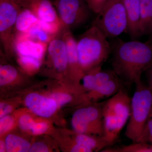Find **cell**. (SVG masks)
<instances>
[{"instance_id": "obj_20", "label": "cell", "mask_w": 152, "mask_h": 152, "mask_svg": "<svg viewBox=\"0 0 152 152\" xmlns=\"http://www.w3.org/2000/svg\"><path fill=\"white\" fill-rule=\"evenodd\" d=\"M39 23L33 26L26 34L21 35L34 40L48 44L56 34H52L48 32L41 27Z\"/></svg>"}, {"instance_id": "obj_8", "label": "cell", "mask_w": 152, "mask_h": 152, "mask_svg": "<svg viewBox=\"0 0 152 152\" xmlns=\"http://www.w3.org/2000/svg\"><path fill=\"white\" fill-rule=\"evenodd\" d=\"M21 7L15 0H0V41L7 56L15 55V27Z\"/></svg>"}, {"instance_id": "obj_6", "label": "cell", "mask_w": 152, "mask_h": 152, "mask_svg": "<svg viewBox=\"0 0 152 152\" xmlns=\"http://www.w3.org/2000/svg\"><path fill=\"white\" fill-rule=\"evenodd\" d=\"M105 102L87 105L74 113L72 125L76 133L104 137L103 107Z\"/></svg>"}, {"instance_id": "obj_18", "label": "cell", "mask_w": 152, "mask_h": 152, "mask_svg": "<svg viewBox=\"0 0 152 152\" xmlns=\"http://www.w3.org/2000/svg\"><path fill=\"white\" fill-rule=\"evenodd\" d=\"M5 143L6 151L8 152H28L31 145L25 139L12 134L6 137Z\"/></svg>"}, {"instance_id": "obj_14", "label": "cell", "mask_w": 152, "mask_h": 152, "mask_svg": "<svg viewBox=\"0 0 152 152\" xmlns=\"http://www.w3.org/2000/svg\"><path fill=\"white\" fill-rule=\"evenodd\" d=\"M127 14V33L131 40H136L142 36L140 31V6L139 0H123Z\"/></svg>"}, {"instance_id": "obj_29", "label": "cell", "mask_w": 152, "mask_h": 152, "mask_svg": "<svg viewBox=\"0 0 152 152\" xmlns=\"http://www.w3.org/2000/svg\"><path fill=\"white\" fill-rule=\"evenodd\" d=\"M49 149L46 145L42 142H36L30 147L28 152H49Z\"/></svg>"}, {"instance_id": "obj_1", "label": "cell", "mask_w": 152, "mask_h": 152, "mask_svg": "<svg viewBox=\"0 0 152 152\" xmlns=\"http://www.w3.org/2000/svg\"><path fill=\"white\" fill-rule=\"evenodd\" d=\"M110 43L111 64L117 76L129 86L141 80L142 75L152 64V34L145 42L116 38Z\"/></svg>"}, {"instance_id": "obj_31", "label": "cell", "mask_w": 152, "mask_h": 152, "mask_svg": "<svg viewBox=\"0 0 152 152\" xmlns=\"http://www.w3.org/2000/svg\"><path fill=\"white\" fill-rule=\"evenodd\" d=\"M148 87L152 92V64L146 71Z\"/></svg>"}, {"instance_id": "obj_15", "label": "cell", "mask_w": 152, "mask_h": 152, "mask_svg": "<svg viewBox=\"0 0 152 152\" xmlns=\"http://www.w3.org/2000/svg\"><path fill=\"white\" fill-rule=\"evenodd\" d=\"M40 20L26 9L21 8L16 21L15 27V37L26 34L33 26L39 23Z\"/></svg>"}, {"instance_id": "obj_21", "label": "cell", "mask_w": 152, "mask_h": 152, "mask_svg": "<svg viewBox=\"0 0 152 152\" xmlns=\"http://www.w3.org/2000/svg\"><path fill=\"white\" fill-rule=\"evenodd\" d=\"M19 77L16 68L9 64H2L0 66V86H3L14 81Z\"/></svg>"}, {"instance_id": "obj_10", "label": "cell", "mask_w": 152, "mask_h": 152, "mask_svg": "<svg viewBox=\"0 0 152 152\" xmlns=\"http://www.w3.org/2000/svg\"><path fill=\"white\" fill-rule=\"evenodd\" d=\"M15 1L21 8L29 10L42 21L61 25L52 0Z\"/></svg>"}, {"instance_id": "obj_30", "label": "cell", "mask_w": 152, "mask_h": 152, "mask_svg": "<svg viewBox=\"0 0 152 152\" xmlns=\"http://www.w3.org/2000/svg\"><path fill=\"white\" fill-rule=\"evenodd\" d=\"M12 110V106L8 104L1 103L0 104V118L7 115Z\"/></svg>"}, {"instance_id": "obj_33", "label": "cell", "mask_w": 152, "mask_h": 152, "mask_svg": "<svg viewBox=\"0 0 152 152\" xmlns=\"http://www.w3.org/2000/svg\"><path fill=\"white\" fill-rule=\"evenodd\" d=\"M52 1H53V0H52Z\"/></svg>"}, {"instance_id": "obj_23", "label": "cell", "mask_w": 152, "mask_h": 152, "mask_svg": "<svg viewBox=\"0 0 152 152\" xmlns=\"http://www.w3.org/2000/svg\"><path fill=\"white\" fill-rule=\"evenodd\" d=\"M138 142L152 144V105L146 124Z\"/></svg>"}, {"instance_id": "obj_19", "label": "cell", "mask_w": 152, "mask_h": 152, "mask_svg": "<svg viewBox=\"0 0 152 152\" xmlns=\"http://www.w3.org/2000/svg\"><path fill=\"white\" fill-rule=\"evenodd\" d=\"M101 152H152V144L143 142H135L130 145L118 148H106Z\"/></svg>"}, {"instance_id": "obj_22", "label": "cell", "mask_w": 152, "mask_h": 152, "mask_svg": "<svg viewBox=\"0 0 152 152\" xmlns=\"http://www.w3.org/2000/svg\"><path fill=\"white\" fill-rule=\"evenodd\" d=\"M17 56L18 62L22 67L29 72H34L40 68L41 60L31 57L21 56Z\"/></svg>"}, {"instance_id": "obj_4", "label": "cell", "mask_w": 152, "mask_h": 152, "mask_svg": "<svg viewBox=\"0 0 152 152\" xmlns=\"http://www.w3.org/2000/svg\"><path fill=\"white\" fill-rule=\"evenodd\" d=\"M131 99V114L125 136L133 142H138L143 132L152 105V92L141 80L135 83Z\"/></svg>"}, {"instance_id": "obj_32", "label": "cell", "mask_w": 152, "mask_h": 152, "mask_svg": "<svg viewBox=\"0 0 152 152\" xmlns=\"http://www.w3.org/2000/svg\"><path fill=\"white\" fill-rule=\"evenodd\" d=\"M5 151H6V148L5 142L1 140V141H0V152H4Z\"/></svg>"}, {"instance_id": "obj_11", "label": "cell", "mask_w": 152, "mask_h": 152, "mask_svg": "<svg viewBox=\"0 0 152 152\" xmlns=\"http://www.w3.org/2000/svg\"><path fill=\"white\" fill-rule=\"evenodd\" d=\"M63 35L65 42L68 61V70L77 80H81L84 73L82 70L77 50V40L70 30L62 26Z\"/></svg>"}, {"instance_id": "obj_7", "label": "cell", "mask_w": 152, "mask_h": 152, "mask_svg": "<svg viewBox=\"0 0 152 152\" xmlns=\"http://www.w3.org/2000/svg\"><path fill=\"white\" fill-rule=\"evenodd\" d=\"M62 26L75 29L86 23L92 11L85 0H53Z\"/></svg>"}, {"instance_id": "obj_13", "label": "cell", "mask_w": 152, "mask_h": 152, "mask_svg": "<svg viewBox=\"0 0 152 152\" xmlns=\"http://www.w3.org/2000/svg\"><path fill=\"white\" fill-rule=\"evenodd\" d=\"M48 45L20 35L16 38L15 55L33 57L42 61L46 51Z\"/></svg>"}, {"instance_id": "obj_3", "label": "cell", "mask_w": 152, "mask_h": 152, "mask_svg": "<svg viewBox=\"0 0 152 152\" xmlns=\"http://www.w3.org/2000/svg\"><path fill=\"white\" fill-rule=\"evenodd\" d=\"M131 99L123 88L106 100L103 107L104 137L109 146L113 145L129 119Z\"/></svg>"}, {"instance_id": "obj_5", "label": "cell", "mask_w": 152, "mask_h": 152, "mask_svg": "<svg viewBox=\"0 0 152 152\" xmlns=\"http://www.w3.org/2000/svg\"><path fill=\"white\" fill-rule=\"evenodd\" d=\"M92 25L97 27L107 39H114L127 33V14L123 0H108Z\"/></svg>"}, {"instance_id": "obj_24", "label": "cell", "mask_w": 152, "mask_h": 152, "mask_svg": "<svg viewBox=\"0 0 152 152\" xmlns=\"http://www.w3.org/2000/svg\"><path fill=\"white\" fill-rule=\"evenodd\" d=\"M93 12L97 15L102 11L108 0H85Z\"/></svg>"}, {"instance_id": "obj_28", "label": "cell", "mask_w": 152, "mask_h": 152, "mask_svg": "<svg viewBox=\"0 0 152 152\" xmlns=\"http://www.w3.org/2000/svg\"><path fill=\"white\" fill-rule=\"evenodd\" d=\"M48 128V125L46 123H35L31 131L34 134L40 135L45 132Z\"/></svg>"}, {"instance_id": "obj_25", "label": "cell", "mask_w": 152, "mask_h": 152, "mask_svg": "<svg viewBox=\"0 0 152 152\" xmlns=\"http://www.w3.org/2000/svg\"><path fill=\"white\" fill-rule=\"evenodd\" d=\"M35 123L34 119L28 115H24L20 117L18 121L19 127L24 131L31 130Z\"/></svg>"}, {"instance_id": "obj_17", "label": "cell", "mask_w": 152, "mask_h": 152, "mask_svg": "<svg viewBox=\"0 0 152 152\" xmlns=\"http://www.w3.org/2000/svg\"><path fill=\"white\" fill-rule=\"evenodd\" d=\"M74 141L76 143L86 147L92 152L102 151L109 146L104 137L97 136L93 137L88 134L77 133Z\"/></svg>"}, {"instance_id": "obj_16", "label": "cell", "mask_w": 152, "mask_h": 152, "mask_svg": "<svg viewBox=\"0 0 152 152\" xmlns=\"http://www.w3.org/2000/svg\"><path fill=\"white\" fill-rule=\"evenodd\" d=\"M140 31L142 35L152 34V0H139Z\"/></svg>"}, {"instance_id": "obj_27", "label": "cell", "mask_w": 152, "mask_h": 152, "mask_svg": "<svg viewBox=\"0 0 152 152\" xmlns=\"http://www.w3.org/2000/svg\"><path fill=\"white\" fill-rule=\"evenodd\" d=\"M14 120L12 117L6 115L0 119V134H2L12 128L13 125Z\"/></svg>"}, {"instance_id": "obj_26", "label": "cell", "mask_w": 152, "mask_h": 152, "mask_svg": "<svg viewBox=\"0 0 152 152\" xmlns=\"http://www.w3.org/2000/svg\"><path fill=\"white\" fill-rule=\"evenodd\" d=\"M51 98L53 99L58 107H61L68 103L72 101L71 95L65 93H55L52 95Z\"/></svg>"}, {"instance_id": "obj_9", "label": "cell", "mask_w": 152, "mask_h": 152, "mask_svg": "<svg viewBox=\"0 0 152 152\" xmlns=\"http://www.w3.org/2000/svg\"><path fill=\"white\" fill-rule=\"evenodd\" d=\"M62 26L48 44L45 53L55 71L64 74L68 71V61Z\"/></svg>"}, {"instance_id": "obj_2", "label": "cell", "mask_w": 152, "mask_h": 152, "mask_svg": "<svg viewBox=\"0 0 152 152\" xmlns=\"http://www.w3.org/2000/svg\"><path fill=\"white\" fill-rule=\"evenodd\" d=\"M94 25L77 41L79 61L84 74L102 65L111 53L110 43Z\"/></svg>"}, {"instance_id": "obj_12", "label": "cell", "mask_w": 152, "mask_h": 152, "mask_svg": "<svg viewBox=\"0 0 152 152\" xmlns=\"http://www.w3.org/2000/svg\"><path fill=\"white\" fill-rule=\"evenodd\" d=\"M26 106L36 115L44 118L52 116L56 110L57 104L51 98H47L37 93H31L25 100Z\"/></svg>"}]
</instances>
